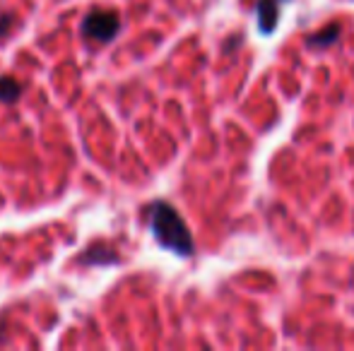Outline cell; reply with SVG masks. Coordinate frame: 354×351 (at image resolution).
I'll return each mask as SVG.
<instances>
[{"mask_svg":"<svg viewBox=\"0 0 354 351\" xmlns=\"http://www.w3.org/2000/svg\"><path fill=\"white\" fill-rule=\"evenodd\" d=\"M77 263L84 265V267H92V265H116V263H121V258H118L116 250L106 248V245H94V248L84 250V253L80 255Z\"/></svg>","mask_w":354,"mask_h":351,"instance_id":"277c9868","label":"cell"},{"mask_svg":"<svg viewBox=\"0 0 354 351\" xmlns=\"http://www.w3.org/2000/svg\"><path fill=\"white\" fill-rule=\"evenodd\" d=\"M340 34H342L340 24H330V27L321 29V32L308 34V37H306V46L308 48H328V46H333L337 39H340Z\"/></svg>","mask_w":354,"mask_h":351,"instance_id":"5b68a950","label":"cell"},{"mask_svg":"<svg viewBox=\"0 0 354 351\" xmlns=\"http://www.w3.org/2000/svg\"><path fill=\"white\" fill-rule=\"evenodd\" d=\"M284 0H258L256 5V17H258V29L261 34H272L280 19V5Z\"/></svg>","mask_w":354,"mask_h":351,"instance_id":"3957f363","label":"cell"},{"mask_svg":"<svg viewBox=\"0 0 354 351\" xmlns=\"http://www.w3.org/2000/svg\"><path fill=\"white\" fill-rule=\"evenodd\" d=\"M80 32H82V39H87V41L111 43L118 37V32H121V17H118L116 10L97 8L84 14Z\"/></svg>","mask_w":354,"mask_h":351,"instance_id":"7a4b0ae2","label":"cell"},{"mask_svg":"<svg viewBox=\"0 0 354 351\" xmlns=\"http://www.w3.org/2000/svg\"><path fill=\"white\" fill-rule=\"evenodd\" d=\"M24 87L19 85L15 77L10 75H0V101L3 103H15L19 97H22Z\"/></svg>","mask_w":354,"mask_h":351,"instance_id":"8992f818","label":"cell"},{"mask_svg":"<svg viewBox=\"0 0 354 351\" xmlns=\"http://www.w3.org/2000/svg\"><path fill=\"white\" fill-rule=\"evenodd\" d=\"M147 221L154 241L164 250H171L178 258H191L196 255V241L191 236V229L183 221V217L176 212V207L167 200H157L147 207Z\"/></svg>","mask_w":354,"mask_h":351,"instance_id":"6da1fadb","label":"cell"},{"mask_svg":"<svg viewBox=\"0 0 354 351\" xmlns=\"http://www.w3.org/2000/svg\"><path fill=\"white\" fill-rule=\"evenodd\" d=\"M15 29H17V14H15V12H3V14H0V41H3V39H8Z\"/></svg>","mask_w":354,"mask_h":351,"instance_id":"52a82bcc","label":"cell"}]
</instances>
